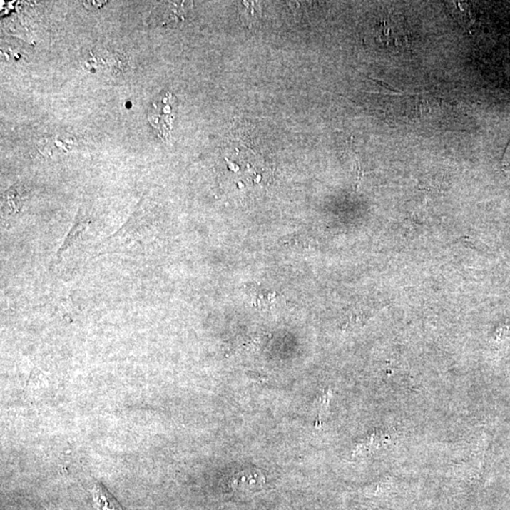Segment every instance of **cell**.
Wrapping results in <instances>:
<instances>
[{
  "instance_id": "5b68a950",
  "label": "cell",
  "mask_w": 510,
  "mask_h": 510,
  "mask_svg": "<svg viewBox=\"0 0 510 510\" xmlns=\"http://www.w3.org/2000/svg\"><path fill=\"white\" fill-rule=\"evenodd\" d=\"M374 81L376 83L380 84V86L383 87V88L386 89L387 91L392 93V94H402V91H400V90L394 88V87L389 86V84L384 83L383 81L374 80Z\"/></svg>"
},
{
  "instance_id": "3957f363",
  "label": "cell",
  "mask_w": 510,
  "mask_h": 510,
  "mask_svg": "<svg viewBox=\"0 0 510 510\" xmlns=\"http://www.w3.org/2000/svg\"><path fill=\"white\" fill-rule=\"evenodd\" d=\"M92 494L98 510H123L118 501L107 491V489L101 484L98 483L94 485Z\"/></svg>"
},
{
  "instance_id": "7a4b0ae2",
  "label": "cell",
  "mask_w": 510,
  "mask_h": 510,
  "mask_svg": "<svg viewBox=\"0 0 510 510\" xmlns=\"http://www.w3.org/2000/svg\"><path fill=\"white\" fill-rule=\"evenodd\" d=\"M89 223L90 220L88 218H84L81 214L76 217L71 229L69 230L68 235H66L65 240H63L59 250H58L56 253L57 257H61L63 253L66 252V250L71 247V245L78 240V238L81 237V234L86 231Z\"/></svg>"
},
{
  "instance_id": "8992f818",
  "label": "cell",
  "mask_w": 510,
  "mask_h": 510,
  "mask_svg": "<svg viewBox=\"0 0 510 510\" xmlns=\"http://www.w3.org/2000/svg\"><path fill=\"white\" fill-rule=\"evenodd\" d=\"M502 164L504 167H508V165H510V141L509 143L508 147H506L505 154H504Z\"/></svg>"
},
{
  "instance_id": "277c9868",
  "label": "cell",
  "mask_w": 510,
  "mask_h": 510,
  "mask_svg": "<svg viewBox=\"0 0 510 510\" xmlns=\"http://www.w3.org/2000/svg\"><path fill=\"white\" fill-rule=\"evenodd\" d=\"M279 244L295 250L307 249L309 238L304 235H290L280 239Z\"/></svg>"
},
{
  "instance_id": "6da1fadb",
  "label": "cell",
  "mask_w": 510,
  "mask_h": 510,
  "mask_svg": "<svg viewBox=\"0 0 510 510\" xmlns=\"http://www.w3.org/2000/svg\"><path fill=\"white\" fill-rule=\"evenodd\" d=\"M266 483L264 474L257 469H247L231 478L230 485L235 491L248 492L261 489Z\"/></svg>"
}]
</instances>
